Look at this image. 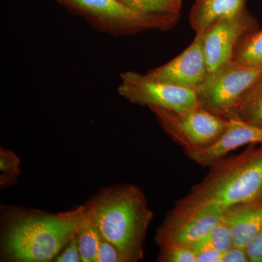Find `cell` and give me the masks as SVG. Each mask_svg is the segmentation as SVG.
<instances>
[{
	"instance_id": "cell-1",
	"label": "cell",
	"mask_w": 262,
	"mask_h": 262,
	"mask_svg": "<svg viewBox=\"0 0 262 262\" xmlns=\"http://www.w3.org/2000/svg\"><path fill=\"white\" fill-rule=\"evenodd\" d=\"M85 222L84 207L49 213L18 208L5 212L2 258L15 262L53 261Z\"/></svg>"
},
{
	"instance_id": "cell-2",
	"label": "cell",
	"mask_w": 262,
	"mask_h": 262,
	"mask_svg": "<svg viewBox=\"0 0 262 262\" xmlns=\"http://www.w3.org/2000/svg\"><path fill=\"white\" fill-rule=\"evenodd\" d=\"M83 207L86 220L97 228L103 239L120 251L125 262L144 258L152 212L141 189L117 184L101 189Z\"/></svg>"
},
{
	"instance_id": "cell-3",
	"label": "cell",
	"mask_w": 262,
	"mask_h": 262,
	"mask_svg": "<svg viewBox=\"0 0 262 262\" xmlns=\"http://www.w3.org/2000/svg\"><path fill=\"white\" fill-rule=\"evenodd\" d=\"M209 175L179 201L168 216L179 218L207 211L225 213L262 192V144L235 158L213 164Z\"/></svg>"
},
{
	"instance_id": "cell-4",
	"label": "cell",
	"mask_w": 262,
	"mask_h": 262,
	"mask_svg": "<svg viewBox=\"0 0 262 262\" xmlns=\"http://www.w3.org/2000/svg\"><path fill=\"white\" fill-rule=\"evenodd\" d=\"M84 19L93 28L114 37L130 36L147 31L168 32L180 14H160L136 11L120 0H55Z\"/></svg>"
},
{
	"instance_id": "cell-5",
	"label": "cell",
	"mask_w": 262,
	"mask_h": 262,
	"mask_svg": "<svg viewBox=\"0 0 262 262\" xmlns=\"http://www.w3.org/2000/svg\"><path fill=\"white\" fill-rule=\"evenodd\" d=\"M262 69L244 67L233 61L213 72L194 89L198 103L213 115L229 120L255 84Z\"/></svg>"
},
{
	"instance_id": "cell-6",
	"label": "cell",
	"mask_w": 262,
	"mask_h": 262,
	"mask_svg": "<svg viewBox=\"0 0 262 262\" xmlns=\"http://www.w3.org/2000/svg\"><path fill=\"white\" fill-rule=\"evenodd\" d=\"M149 108L162 128L185 151H198L211 146L225 134L228 125V120L200 105L184 112L156 106Z\"/></svg>"
},
{
	"instance_id": "cell-7",
	"label": "cell",
	"mask_w": 262,
	"mask_h": 262,
	"mask_svg": "<svg viewBox=\"0 0 262 262\" xmlns=\"http://www.w3.org/2000/svg\"><path fill=\"white\" fill-rule=\"evenodd\" d=\"M117 92L127 101L139 106L184 112L199 106L194 90L184 89L151 80L136 72L120 75Z\"/></svg>"
},
{
	"instance_id": "cell-8",
	"label": "cell",
	"mask_w": 262,
	"mask_h": 262,
	"mask_svg": "<svg viewBox=\"0 0 262 262\" xmlns=\"http://www.w3.org/2000/svg\"><path fill=\"white\" fill-rule=\"evenodd\" d=\"M257 29V21L246 8L238 15L218 22L208 29L202 35L208 72L231 63L239 40Z\"/></svg>"
},
{
	"instance_id": "cell-9",
	"label": "cell",
	"mask_w": 262,
	"mask_h": 262,
	"mask_svg": "<svg viewBox=\"0 0 262 262\" xmlns=\"http://www.w3.org/2000/svg\"><path fill=\"white\" fill-rule=\"evenodd\" d=\"M208 74L202 35H196L190 46L171 61L146 74L162 83L194 90Z\"/></svg>"
},
{
	"instance_id": "cell-10",
	"label": "cell",
	"mask_w": 262,
	"mask_h": 262,
	"mask_svg": "<svg viewBox=\"0 0 262 262\" xmlns=\"http://www.w3.org/2000/svg\"><path fill=\"white\" fill-rule=\"evenodd\" d=\"M255 144H262V127L232 118L228 120L225 134L214 144L203 149L185 152L190 159L202 166H212L233 150Z\"/></svg>"
},
{
	"instance_id": "cell-11",
	"label": "cell",
	"mask_w": 262,
	"mask_h": 262,
	"mask_svg": "<svg viewBox=\"0 0 262 262\" xmlns=\"http://www.w3.org/2000/svg\"><path fill=\"white\" fill-rule=\"evenodd\" d=\"M224 213L207 211L187 216H168L158 229L156 241L158 245L176 244L190 246L203 238L223 220Z\"/></svg>"
},
{
	"instance_id": "cell-12",
	"label": "cell",
	"mask_w": 262,
	"mask_h": 262,
	"mask_svg": "<svg viewBox=\"0 0 262 262\" xmlns=\"http://www.w3.org/2000/svg\"><path fill=\"white\" fill-rule=\"evenodd\" d=\"M223 220L230 229L234 246L247 247L262 230V193L227 209Z\"/></svg>"
},
{
	"instance_id": "cell-13",
	"label": "cell",
	"mask_w": 262,
	"mask_h": 262,
	"mask_svg": "<svg viewBox=\"0 0 262 262\" xmlns=\"http://www.w3.org/2000/svg\"><path fill=\"white\" fill-rule=\"evenodd\" d=\"M246 0H194L189 15L191 28L203 35L214 24L232 18L246 9Z\"/></svg>"
},
{
	"instance_id": "cell-14",
	"label": "cell",
	"mask_w": 262,
	"mask_h": 262,
	"mask_svg": "<svg viewBox=\"0 0 262 262\" xmlns=\"http://www.w3.org/2000/svg\"><path fill=\"white\" fill-rule=\"evenodd\" d=\"M232 61L244 67L262 69V31L248 33L234 50Z\"/></svg>"
},
{
	"instance_id": "cell-15",
	"label": "cell",
	"mask_w": 262,
	"mask_h": 262,
	"mask_svg": "<svg viewBox=\"0 0 262 262\" xmlns=\"http://www.w3.org/2000/svg\"><path fill=\"white\" fill-rule=\"evenodd\" d=\"M232 118L262 127V77L245 96Z\"/></svg>"
},
{
	"instance_id": "cell-16",
	"label": "cell",
	"mask_w": 262,
	"mask_h": 262,
	"mask_svg": "<svg viewBox=\"0 0 262 262\" xmlns=\"http://www.w3.org/2000/svg\"><path fill=\"white\" fill-rule=\"evenodd\" d=\"M190 246L195 253L207 248H213L225 253L234 245L230 229L225 221L222 220L205 237Z\"/></svg>"
},
{
	"instance_id": "cell-17",
	"label": "cell",
	"mask_w": 262,
	"mask_h": 262,
	"mask_svg": "<svg viewBox=\"0 0 262 262\" xmlns=\"http://www.w3.org/2000/svg\"><path fill=\"white\" fill-rule=\"evenodd\" d=\"M82 262H96L101 236L97 228L86 220L77 233Z\"/></svg>"
},
{
	"instance_id": "cell-18",
	"label": "cell",
	"mask_w": 262,
	"mask_h": 262,
	"mask_svg": "<svg viewBox=\"0 0 262 262\" xmlns=\"http://www.w3.org/2000/svg\"><path fill=\"white\" fill-rule=\"evenodd\" d=\"M20 160L13 151L1 148L0 149V186L3 188L15 184L21 173Z\"/></svg>"
},
{
	"instance_id": "cell-19",
	"label": "cell",
	"mask_w": 262,
	"mask_h": 262,
	"mask_svg": "<svg viewBox=\"0 0 262 262\" xmlns=\"http://www.w3.org/2000/svg\"><path fill=\"white\" fill-rule=\"evenodd\" d=\"M131 9L147 13L180 14L181 7L170 0H120Z\"/></svg>"
},
{
	"instance_id": "cell-20",
	"label": "cell",
	"mask_w": 262,
	"mask_h": 262,
	"mask_svg": "<svg viewBox=\"0 0 262 262\" xmlns=\"http://www.w3.org/2000/svg\"><path fill=\"white\" fill-rule=\"evenodd\" d=\"M159 246V261L196 262V253L191 246L166 244L160 245Z\"/></svg>"
},
{
	"instance_id": "cell-21",
	"label": "cell",
	"mask_w": 262,
	"mask_h": 262,
	"mask_svg": "<svg viewBox=\"0 0 262 262\" xmlns=\"http://www.w3.org/2000/svg\"><path fill=\"white\" fill-rule=\"evenodd\" d=\"M96 262H125V260L113 244L101 237Z\"/></svg>"
},
{
	"instance_id": "cell-22",
	"label": "cell",
	"mask_w": 262,
	"mask_h": 262,
	"mask_svg": "<svg viewBox=\"0 0 262 262\" xmlns=\"http://www.w3.org/2000/svg\"><path fill=\"white\" fill-rule=\"evenodd\" d=\"M55 261L57 262H80L81 258L80 249H79L78 239L77 234L74 236L70 242L59 254L55 258Z\"/></svg>"
},
{
	"instance_id": "cell-23",
	"label": "cell",
	"mask_w": 262,
	"mask_h": 262,
	"mask_svg": "<svg viewBox=\"0 0 262 262\" xmlns=\"http://www.w3.org/2000/svg\"><path fill=\"white\" fill-rule=\"evenodd\" d=\"M246 250L250 262H262V230L248 245Z\"/></svg>"
},
{
	"instance_id": "cell-24",
	"label": "cell",
	"mask_w": 262,
	"mask_h": 262,
	"mask_svg": "<svg viewBox=\"0 0 262 262\" xmlns=\"http://www.w3.org/2000/svg\"><path fill=\"white\" fill-rule=\"evenodd\" d=\"M223 262H250L246 248L232 246L223 253Z\"/></svg>"
},
{
	"instance_id": "cell-25",
	"label": "cell",
	"mask_w": 262,
	"mask_h": 262,
	"mask_svg": "<svg viewBox=\"0 0 262 262\" xmlns=\"http://www.w3.org/2000/svg\"><path fill=\"white\" fill-rule=\"evenodd\" d=\"M223 253L213 248H207L196 253V262H223Z\"/></svg>"
},
{
	"instance_id": "cell-26",
	"label": "cell",
	"mask_w": 262,
	"mask_h": 262,
	"mask_svg": "<svg viewBox=\"0 0 262 262\" xmlns=\"http://www.w3.org/2000/svg\"><path fill=\"white\" fill-rule=\"evenodd\" d=\"M172 3H175L176 5L182 8V0H170Z\"/></svg>"
},
{
	"instance_id": "cell-27",
	"label": "cell",
	"mask_w": 262,
	"mask_h": 262,
	"mask_svg": "<svg viewBox=\"0 0 262 262\" xmlns=\"http://www.w3.org/2000/svg\"><path fill=\"white\" fill-rule=\"evenodd\" d=\"M261 193H262V192H261Z\"/></svg>"
}]
</instances>
